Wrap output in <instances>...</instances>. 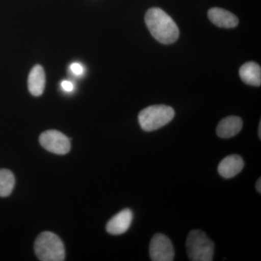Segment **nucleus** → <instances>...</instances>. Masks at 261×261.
I'll return each mask as SVG.
<instances>
[{
	"label": "nucleus",
	"mask_w": 261,
	"mask_h": 261,
	"mask_svg": "<svg viewBox=\"0 0 261 261\" xmlns=\"http://www.w3.org/2000/svg\"><path fill=\"white\" fill-rule=\"evenodd\" d=\"M34 250L38 258L42 261L65 260V247L56 233L44 231L38 236L34 243Z\"/></svg>",
	"instance_id": "f03ea898"
},
{
	"label": "nucleus",
	"mask_w": 261,
	"mask_h": 261,
	"mask_svg": "<svg viewBox=\"0 0 261 261\" xmlns=\"http://www.w3.org/2000/svg\"><path fill=\"white\" fill-rule=\"evenodd\" d=\"M255 188H256V190L257 192L259 193H261V178H259V179L257 180L256 182V185H255Z\"/></svg>",
	"instance_id": "dca6fc26"
},
{
	"label": "nucleus",
	"mask_w": 261,
	"mask_h": 261,
	"mask_svg": "<svg viewBox=\"0 0 261 261\" xmlns=\"http://www.w3.org/2000/svg\"><path fill=\"white\" fill-rule=\"evenodd\" d=\"M145 23L152 37L159 42L170 44L177 40L179 36L177 25L163 10L149 9L146 13Z\"/></svg>",
	"instance_id": "f257e3e1"
},
{
	"label": "nucleus",
	"mask_w": 261,
	"mask_h": 261,
	"mask_svg": "<svg viewBox=\"0 0 261 261\" xmlns=\"http://www.w3.org/2000/svg\"><path fill=\"white\" fill-rule=\"evenodd\" d=\"M242 80L249 85L260 87L261 84V68L260 65L254 62L245 63L240 69Z\"/></svg>",
	"instance_id": "f8f14e48"
},
{
	"label": "nucleus",
	"mask_w": 261,
	"mask_h": 261,
	"mask_svg": "<svg viewBox=\"0 0 261 261\" xmlns=\"http://www.w3.org/2000/svg\"><path fill=\"white\" fill-rule=\"evenodd\" d=\"M245 166L243 158L238 154H231L219 163L218 171L222 177L230 178L241 172Z\"/></svg>",
	"instance_id": "6e6552de"
},
{
	"label": "nucleus",
	"mask_w": 261,
	"mask_h": 261,
	"mask_svg": "<svg viewBox=\"0 0 261 261\" xmlns=\"http://www.w3.org/2000/svg\"><path fill=\"white\" fill-rule=\"evenodd\" d=\"M61 87L65 92H71L74 89V86L73 83L68 80H63L61 82Z\"/></svg>",
	"instance_id": "2eb2a0df"
},
{
	"label": "nucleus",
	"mask_w": 261,
	"mask_h": 261,
	"mask_svg": "<svg viewBox=\"0 0 261 261\" xmlns=\"http://www.w3.org/2000/svg\"><path fill=\"white\" fill-rule=\"evenodd\" d=\"M70 71L75 75H82L84 73V68L80 63H73L70 66Z\"/></svg>",
	"instance_id": "4468645a"
},
{
	"label": "nucleus",
	"mask_w": 261,
	"mask_h": 261,
	"mask_svg": "<svg viewBox=\"0 0 261 261\" xmlns=\"http://www.w3.org/2000/svg\"><path fill=\"white\" fill-rule=\"evenodd\" d=\"M211 22L221 28H234L238 25L239 20L236 15L219 8H211L207 13Z\"/></svg>",
	"instance_id": "1a4fd4ad"
},
{
	"label": "nucleus",
	"mask_w": 261,
	"mask_h": 261,
	"mask_svg": "<svg viewBox=\"0 0 261 261\" xmlns=\"http://www.w3.org/2000/svg\"><path fill=\"white\" fill-rule=\"evenodd\" d=\"M243 128V121L238 116H228L221 120L216 128V133L221 138L228 139L240 133Z\"/></svg>",
	"instance_id": "9d476101"
},
{
	"label": "nucleus",
	"mask_w": 261,
	"mask_h": 261,
	"mask_svg": "<svg viewBox=\"0 0 261 261\" xmlns=\"http://www.w3.org/2000/svg\"><path fill=\"white\" fill-rule=\"evenodd\" d=\"M258 137L259 139H261V123L260 122V124H259V128H258Z\"/></svg>",
	"instance_id": "f3484780"
},
{
	"label": "nucleus",
	"mask_w": 261,
	"mask_h": 261,
	"mask_svg": "<svg viewBox=\"0 0 261 261\" xmlns=\"http://www.w3.org/2000/svg\"><path fill=\"white\" fill-rule=\"evenodd\" d=\"M175 111L164 105L149 106L139 114V123L145 132H152L166 126L174 118Z\"/></svg>",
	"instance_id": "20e7f679"
},
{
	"label": "nucleus",
	"mask_w": 261,
	"mask_h": 261,
	"mask_svg": "<svg viewBox=\"0 0 261 261\" xmlns=\"http://www.w3.org/2000/svg\"><path fill=\"white\" fill-rule=\"evenodd\" d=\"M149 256L152 261H172L175 250L170 239L163 233H156L149 244Z\"/></svg>",
	"instance_id": "423d86ee"
},
{
	"label": "nucleus",
	"mask_w": 261,
	"mask_h": 261,
	"mask_svg": "<svg viewBox=\"0 0 261 261\" xmlns=\"http://www.w3.org/2000/svg\"><path fill=\"white\" fill-rule=\"evenodd\" d=\"M186 248L189 259L192 261H212L214 260L215 245L203 231L192 230L186 240Z\"/></svg>",
	"instance_id": "7ed1b4c3"
},
{
	"label": "nucleus",
	"mask_w": 261,
	"mask_h": 261,
	"mask_svg": "<svg viewBox=\"0 0 261 261\" xmlns=\"http://www.w3.org/2000/svg\"><path fill=\"white\" fill-rule=\"evenodd\" d=\"M14 175L8 169H0V197L9 196L15 187Z\"/></svg>",
	"instance_id": "ddd939ff"
},
{
	"label": "nucleus",
	"mask_w": 261,
	"mask_h": 261,
	"mask_svg": "<svg viewBox=\"0 0 261 261\" xmlns=\"http://www.w3.org/2000/svg\"><path fill=\"white\" fill-rule=\"evenodd\" d=\"M133 219V213L130 209L126 208L113 216L108 221L106 230L113 235H120L126 232L129 228Z\"/></svg>",
	"instance_id": "0eeeda50"
},
{
	"label": "nucleus",
	"mask_w": 261,
	"mask_h": 261,
	"mask_svg": "<svg viewBox=\"0 0 261 261\" xmlns=\"http://www.w3.org/2000/svg\"><path fill=\"white\" fill-rule=\"evenodd\" d=\"M39 142L44 149L55 154H67L70 149L69 139L57 130L43 132L39 137Z\"/></svg>",
	"instance_id": "39448f33"
},
{
	"label": "nucleus",
	"mask_w": 261,
	"mask_h": 261,
	"mask_svg": "<svg viewBox=\"0 0 261 261\" xmlns=\"http://www.w3.org/2000/svg\"><path fill=\"white\" fill-rule=\"evenodd\" d=\"M45 73L41 65H35L29 75L28 87L32 95L38 97L42 95L45 87Z\"/></svg>",
	"instance_id": "9b49d317"
}]
</instances>
